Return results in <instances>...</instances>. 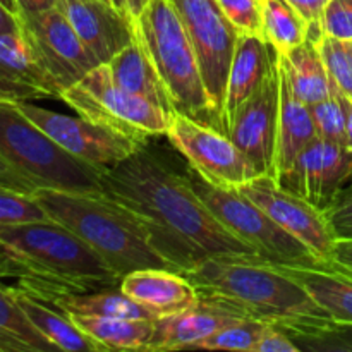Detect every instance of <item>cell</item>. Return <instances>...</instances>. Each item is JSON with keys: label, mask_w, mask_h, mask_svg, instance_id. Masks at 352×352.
Returning <instances> with one entry per match:
<instances>
[{"label": "cell", "mask_w": 352, "mask_h": 352, "mask_svg": "<svg viewBox=\"0 0 352 352\" xmlns=\"http://www.w3.org/2000/svg\"><path fill=\"white\" fill-rule=\"evenodd\" d=\"M189 182L213 215L258 256L280 267H327L306 244L275 223L239 189L212 184L191 167L186 170Z\"/></svg>", "instance_id": "obj_7"}, {"label": "cell", "mask_w": 352, "mask_h": 352, "mask_svg": "<svg viewBox=\"0 0 352 352\" xmlns=\"http://www.w3.org/2000/svg\"><path fill=\"white\" fill-rule=\"evenodd\" d=\"M278 71H280V107H278L277 151H275L272 177H278L287 168H291L306 146L318 138L309 105L294 95L282 71L280 62H278Z\"/></svg>", "instance_id": "obj_21"}, {"label": "cell", "mask_w": 352, "mask_h": 352, "mask_svg": "<svg viewBox=\"0 0 352 352\" xmlns=\"http://www.w3.org/2000/svg\"><path fill=\"white\" fill-rule=\"evenodd\" d=\"M325 215L336 239H352V189Z\"/></svg>", "instance_id": "obj_37"}, {"label": "cell", "mask_w": 352, "mask_h": 352, "mask_svg": "<svg viewBox=\"0 0 352 352\" xmlns=\"http://www.w3.org/2000/svg\"><path fill=\"white\" fill-rule=\"evenodd\" d=\"M60 100L79 116L143 144L151 138L167 136L174 116L117 85L105 64L65 89Z\"/></svg>", "instance_id": "obj_8"}, {"label": "cell", "mask_w": 352, "mask_h": 352, "mask_svg": "<svg viewBox=\"0 0 352 352\" xmlns=\"http://www.w3.org/2000/svg\"><path fill=\"white\" fill-rule=\"evenodd\" d=\"M110 2H112L116 7H119L120 10H126V12H129V9H127V2H126V0H110Z\"/></svg>", "instance_id": "obj_47"}, {"label": "cell", "mask_w": 352, "mask_h": 352, "mask_svg": "<svg viewBox=\"0 0 352 352\" xmlns=\"http://www.w3.org/2000/svg\"><path fill=\"white\" fill-rule=\"evenodd\" d=\"M272 323L263 322V320L244 316V318L236 320V322L229 323L227 327L220 329L210 339L203 340L201 344H198L196 349L254 352L258 340L261 339L265 330Z\"/></svg>", "instance_id": "obj_30"}, {"label": "cell", "mask_w": 352, "mask_h": 352, "mask_svg": "<svg viewBox=\"0 0 352 352\" xmlns=\"http://www.w3.org/2000/svg\"><path fill=\"white\" fill-rule=\"evenodd\" d=\"M17 305L23 308L28 318L34 327L57 347L65 352H103L109 351L105 346L86 336L65 313L58 311L54 306L47 305L41 299L28 294L23 289L10 287Z\"/></svg>", "instance_id": "obj_23"}, {"label": "cell", "mask_w": 352, "mask_h": 352, "mask_svg": "<svg viewBox=\"0 0 352 352\" xmlns=\"http://www.w3.org/2000/svg\"><path fill=\"white\" fill-rule=\"evenodd\" d=\"M285 333L298 344L301 351L352 352V323L330 320L316 329Z\"/></svg>", "instance_id": "obj_31"}, {"label": "cell", "mask_w": 352, "mask_h": 352, "mask_svg": "<svg viewBox=\"0 0 352 352\" xmlns=\"http://www.w3.org/2000/svg\"><path fill=\"white\" fill-rule=\"evenodd\" d=\"M134 28L167 86L175 112L217 127L198 54L170 0H148L134 16Z\"/></svg>", "instance_id": "obj_5"}, {"label": "cell", "mask_w": 352, "mask_h": 352, "mask_svg": "<svg viewBox=\"0 0 352 352\" xmlns=\"http://www.w3.org/2000/svg\"><path fill=\"white\" fill-rule=\"evenodd\" d=\"M239 191L282 229L306 244L329 267L337 239L325 213L282 188L272 175H258L239 188Z\"/></svg>", "instance_id": "obj_14"}, {"label": "cell", "mask_w": 352, "mask_h": 352, "mask_svg": "<svg viewBox=\"0 0 352 352\" xmlns=\"http://www.w3.org/2000/svg\"><path fill=\"white\" fill-rule=\"evenodd\" d=\"M329 267H336L352 275V239H337Z\"/></svg>", "instance_id": "obj_41"}, {"label": "cell", "mask_w": 352, "mask_h": 352, "mask_svg": "<svg viewBox=\"0 0 352 352\" xmlns=\"http://www.w3.org/2000/svg\"><path fill=\"white\" fill-rule=\"evenodd\" d=\"M277 50L260 34H239L227 76L226 102H223L222 131L227 134V126L239 107L256 91L270 74L277 62Z\"/></svg>", "instance_id": "obj_20"}, {"label": "cell", "mask_w": 352, "mask_h": 352, "mask_svg": "<svg viewBox=\"0 0 352 352\" xmlns=\"http://www.w3.org/2000/svg\"><path fill=\"white\" fill-rule=\"evenodd\" d=\"M219 3L237 33L263 36V2L261 0H219Z\"/></svg>", "instance_id": "obj_35"}, {"label": "cell", "mask_w": 352, "mask_h": 352, "mask_svg": "<svg viewBox=\"0 0 352 352\" xmlns=\"http://www.w3.org/2000/svg\"><path fill=\"white\" fill-rule=\"evenodd\" d=\"M17 107L67 153L102 170L116 167L143 146L140 141L107 129L79 113L67 116L31 102H17Z\"/></svg>", "instance_id": "obj_11"}, {"label": "cell", "mask_w": 352, "mask_h": 352, "mask_svg": "<svg viewBox=\"0 0 352 352\" xmlns=\"http://www.w3.org/2000/svg\"><path fill=\"white\" fill-rule=\"evenodd\" d=\"M58 6L100 64L136 40L134 17L110 0H60Z\"/></svg>", "instance_id": "obj_16"}, {"label": "cell", "mask_w": 352, "mask_h": 352, "mask_svg": "<svg viewBox=\"0 0 352 352\" xmlns=\"http://www.w3.org/2000/svg\"><path fill=\"white\" fill-rule=\"evenodd\" d=\"M0 34H10V36L24 34L23 17L7 9L2 2H0Z\"/></svg>", "instance_id": "obj_42"}, {"label": "cell", "mask_w": 352, "mask_h": 352, "mask_svg": "<svg viewBox=\"0 0 352 352\" xmlns=\"http://www.w3.org/2000/svg\"><path fill=\"white\" fill-rule=\"evenodd\" d=\"M182 275L195 284L199 296L284 332L316 329L332 320L280 265L256 258H206Z\"/></svg>", "instance_id": "obj_3"}, {"label": "cell", "mask_w": 352, "mask_h": 352, "mask_svg": "<svg viewBox=\"0 0 352 352\" xmlns=\"http://www.w3.org/2000/svg\"><path fill=\"white\" fill-rule=\"evenodd\" d=\"M91 339L109 351H146L155 330V320L112 318V316L67 315Z\"/></svg>", "instance_id": "obj_27"}, {"label": "cell", "mask_w": 352, "mask_h": 352, "mask_svg": "<svg viewBox=\"0 0 352 352\" xmlns=\"http://www.w3.org/2000/svg\"><path fill=\"white\" fill-rule=\"evenodd\" d=\"M167 138L203 179L226 189H239L261 175L226 133L184 113L172 116Z\"/></svg>", "instance_id": "obj_10"}, {"label": "cell", "mask_w": 352, "mask_h": 352, "mask_svg": "<svg viewBox=\"0 0 352 352\" xmlns=\"http://www.w3.org/2000/svg\"><path fill=\"white\" fill-rule=\"evenodd\" d=\"M17 287V285H16ZM26 292V291H24ZM31 294V292H28ZM65 315L112 316V318L155 320L143 306L134 302L119 287L91 292H36L31 294Z\"/></svg>", "instance_id": "obj_24"}, {"label": "cell", "mask_w": 352, "mask_h": 352, "mask_svg": "<svg viewBox=\"0 0 352 352\" xmlns=\"http://www.w3.org/2000/svg\"><path fill=\"white\" fill-rule=\"evenodd\" d=\"M120 291L143 306L155 320L177 315L198 305L199 292L188 277L165 268H144L124 275Z\"/></svg>", "instance_id": "obj_19"}, {"label": "cell", "mask_w": 352, "mask_h": 352, "mask_svg": "<svg viewBox=\"0 0 352 352\" xmlns=\"http://www.w3.org/2000/svg\"><path fill=\"white\" fill-rule=\"evenodd\" d=\"M244 315L223 302L199 296L198 305L177 315L155 320L153 337L146 351H188ZM250 318V316H248Z\"/></svg>", "instance_id": "obj_17"}, {"label": "cell", "mask_w": 352, "mask_h": 352, "mask_svg": "<svg viewBox=\"0 0 352 352\" xmlns=\"http://www.w3.org/2000/svg\"><path fill=\"white\" fill-rule=\"evenodd\" d=\"M0 2H2L7 9L12 10L14 14L21 16V9H19V3H17V0H0Z\"/></svg>", "instance_id": "obj_46"}, {"label": "cell", "mask_w": 352, "mask_h": 352, "mask_svg": "<svg viewBox=\"0 0 352 352\" xmlns=\"http://www.w3.org/2000/svg\"><path fill=\"white\" fill-rule=\"evenodd\" d=\"M261 2H263V36L277 50V54H287L289 50L308 40V23L287 0H261Z\"/></svg>", "instance_id": "obj_29"}, {"label": "cell", "mask_w": 352, "mask_h": 352, "mask_svg": "<svg viewBox=\"0 0 352 352\" xmlns=\"http://www.w3.org/2000/svg\"><path fill=\"white\" fill-rule=\"evenodd\" d=\"M23 24L24 38L60 89V96L100 65L98 58L79 38L60 6L23 16Z\"/></svg>", "instance_id": "obj_12"}, {"label": "cell", "mask_w": 352, "mask_h": 352, "mask_svg": "<svg viewBox=\"0 0 352 352\" xmlns=\"http://www.w3.org/2000/svg\"><path fill=\"white\" fill-rule=\"evenodd\" d=\"M34 195L54 222L81 237L120 278L144 268L174 270L153 246L144 223L103 192L40 188Z\"/></svg>", "instance_id": "obj_4"}, {"label": "cell", "mask_w": 352, "mask_h": 352, "mask_svg": "<svg viewBox=\"0 0 352 352\" xmlns=\"http://www.w3.org/2000/svg\"><path fill=\"white\" fill-rule=\"evenodd\" d=\"M102 192L138 217L153 246L179 274L206 258H256L205 205L186 172L143 144L102 174Z\"/></svg>", "instance_id": "obj_1"}, {"label": "cell", "mask_w": 352, "mask_h": 352, "mask_svg": "<svg viewBox=\"0 0 352 352\" xmlns=\"http://www.w3.org/2000/svg\"><path fill=\"white\" fill-rule=\"evenodd\" d=\"M0 186L24 192H36V189H40L31 179H28L26 175L16 170L12 165L7 164L2 157H0Z\"/></svg>", "instance_id": "obj_40"}, {"label": "cell", "mask_w": 352, "mask_h": 352, "mask_svg": "<svg viewBox=\"0 0 352 352\" xmlns=\"http://www.w3.org/2000/svg\"><path fill=\"white\" fill-rule=\"evenodd\" d=\"M0 157L38 188L102 192L105 170L67 153L7 98H0Z\"/></svg>", "instance_id": "obj_6"}, {"label": "cell", "mask_w": 352, "mask_h": 352, "mask_svg": "<svg viewBox=\"0 0 352 352\" xmlns=\"http://www.w3.org/2000/svg\"><path fill=\"white\" fill-rule=\"evenodd\" d=\"M333 320L352 323V275L336 267H282Z\"/></svg>", "instance_id": "obj_26"}, {"label": "cell", "mask_w": 352, "mask_h": 352, "mask_svg": "<svg viewBox=\"0 0 352 352\" xmlns=\"http://www.w3.org/2000/svg\"><path fill=\"white\" fill-rule=\"evenodd\" d=\"M280 71L277 62L260 88L239 107L227 126V136L253 162L261 175H274L277 151Z\"/></svg>", "instance_id": "obj_15"}, {"label": "cell", "mask_w": 352, "mask_h": 352, "mask_svg": "<svg viewBox=\"0 0 352 352\" xmlns=\"http://www.w3.org/2000/svg\"><path fill=\"white\" fill-rule=\"evenodd\" d=\"M170 2L195 45L206 91L215 110L217 129L222 131L227 76H229L239 33L226 17L219 0H170Z\"/></svg>", "instance_id": "obj_9"}, {"label": "cell", "mask_w": 352, "mask_h": 352, "mask_svg": "<svg viewBox=\"0 0 352 352\" xmlns=\"http://www.w3.org/2000/svg\"><path fill=\"white\" fill-rule=\"evenodd\" d=\"M342 96L344 112H346V146L352 151V100L347 96Z\"/></svg>", "instance_id": "obj_44"}, {"label": "cell", "mask_w": 352, "mask_h": 352, "mask_svg": "<svg viewBox=\"0 0 352 352\" xmlns=\"http://www.w3.org/2000/svg\"><path fill=\"white\" fill-rule=\"evenodd\" d=\"M0 98L14 102L60 100V89L40 64L24 34H0Z\"/></svg>", "instance_id": "obj_18"}, {"label": "cell", "mask_w": 352, "mask_h": 352, "mask_svg": "<svg viewBox=\"0 0 352 352\" xmlns=\"http://www.w3.org/2000/svg\"><path fill=\"white\" fill-rule=\"evenodd\" d=\"M58 351L17 305L10 287L0 284V352Z\"/></svg>", "instance_id": "obj_28"}, {"label": "cell", "mask_w": 352, "mask_h": 352, "mask_svg": "<svg viewBox=\"0 0 352 352\" xmlns=\"http://www.w3.org/2000/svg\"><path fill=\"white\" fill-rule=\"evenodd\" d=\"M126 2H127V9H129V14L134 17L141 12V9H143L144 6H146L148 0H126Z\"/></svg>", "instance_id": "obj_45"}, {"label": "cell", "mask_w": 352, "mask_h": 352, "mask_svg": "<svg viewBox=\"0 0 352 352\" xmlns=\"http://www.w3.org/2000/svg\"><path fill=\"white\" fill-rule=\"evenodd\" d=\"M318 48L336 89L352 100V40L323 34Z\"/></svg>", "instance_id": "obj_33"}, {"label": "cell", "mask_w": 352, "mask_h": 352, "mask_svg": "<svg viewBox=\"0 0 352 352\" xmlns=\"http://www.w3.org/2000/svg\"><path fill=\"white\" fill-rule=\"evenodd\" d=\"M105 65L117 85L134 95L143 96L148 102L164 109L165 112L175 113L174 102L168 95L167 86L138 38Z\"/></svg>", "instance_id": "obj_22"}, {"label": "cell", "mask_w": 352, "mask_h": 352, "mask_svg": "<svg viewBox=\"0 0 352 352\" xmlns=\"http://www.w3.org/2000/svg\"><path fill=\"white\" fill-rule=\"evenodd\" d=\"M50 215L34 192L0 186V227L48 222Z\"/></svg>", "instance_id": "obj_32"}, {"label": "cell", "mask_w": 352, "mask_h": 352, "mask_svg": "<svg viewBox=\"0 0 352 352\" xmlns=\"http://www.w3.org/2000/svg\"><path fill=\"white\" fill-rule=\"evenodd\" d=\"M60 0H17L21 9V17L28 16V14L43 12V10L52 9V7L58 6Z\"/></svg>", "instance_id": "obj_43"}, {"label": "cell", "mask_w": 352, "mask_h": 352, "mask_svg": "<svg viewBox=\"0 0 352 352\" xmlns=\"http://www.w3.org/2000/svg\"><path fill=\"white\" fill-rule=\"evenodd\" d=\"M323 34L352 40V0H329L322 16Z\"/></svg>", "instance_id": "obj_36"}, {"label": "cell", "mask_w": 352, "mask_h": 352, "mask_svg": "<svg viewBox=\"0 0 352 352\" xmlns=\"http://www.w3.org/2000/svg\"><path fill=\"white\" fill-rule=\"evenodd\" d=\"M309 110L318 138L346 146V112L340 93L336 89L332 96L309 105Z\"/></svg>", "instance_id": "obj_34"}, {"label": "cell", "mask_w": 352, "mask_h": 352, "mask_svg": "<svg viewBox=\"0 0 352 352\" xmlns=\"http://www.w3.org/2000/svg\"><path fill=\"white\" fill-rule=\"evenodd\" d=\"M36 292H91L119 287L122 278L81 237L60 223L0 227V278Z\"/></svg>", "instance_id": "obj_2"}, {"label": "cell", "mask_w": 352, "mask_h": 352, "mask_svg": "<svg viewBox=\"0 0 352 352\" xmlns=\"http://www.w3.org/2000/svg\"><path fill=\"white\" fill-rule=\"evenodd\" d=\"M296 10L302 16V19L309 26V36L313 41H318L323 36L322 16L329 0H287Z\"/></svg>", "instance_id": "obj_38"}, {"label": "cell", "mask_w": 352, "mask_h": 352, "mask_svg": "<svg viewBox=\"0 0 352 352\" xmlns=\"http://www.w3.org/2000/svg\"><path fill=\"white\" fill-rule=\"evenodd\" d=\"M278 62L294 95L308 105L322 102L336 93V86L320 54L318 41L308 38L287 54H278Z\"/></svg>", "instance_id": "obj_25"}, {"label": "cell", "mask_w": 352, "mask_h": 352, "mask_svg": "<svg viewBox=\"0 0 352 352\" xmlns=\"http://www.w3.org/2000/svg\"><path fill=\"white\" fill-rule=\"evenodd\" d=\"M254 352H301V349L284 330L270 325L258 340Z\"/></svg>", "instance_id": "obj_39"}, {"label": "cell", "mask_w": 352, "mask_h": 352, "mask_svg": "<svg viewBox=\"0 0 352 352\" xmlns=\"http://www.w3.org/2000/svg\"><path fill=\"white\" fill-rule=\"evenodd\" d=\"M274 179L284 189L327 213L352 189V151L344 144L316 138L291 168Z\"/></svg>", "instance_id": "obj_13"}]
</instances>
